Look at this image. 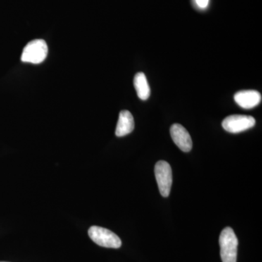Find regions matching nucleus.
Masks as SVG:
<instances>
[{
  "mask_svg": "<svg viewBox=\"0 0 262 262\" xmlns=\"http://www.w3.org/2000/svg\"><path fill=\"white\" fill-rule=\"evenodd\" d=\"M220 254L222 262L237 261L238 241L231 227H226L220 237Z\"/></svg>",
  "mask_w": 262,
  "mask_h": 262,
  "instance_id": "f257e3e1",
  "label": "nucleus"
},
{
  "mask_svg": "<svg viewBox=\"0 0 262 262\" xmlns=\"http://www.w3.org/2000/svg\"><path fill=\"white\" fill-rule=\"evenodd\" d=\"M47 43L43 39H34L24 47L21 54V61L26 63H42L48 56Z\"/></svg>",
  "mask_w": 262,
  "mask_h": 262,
  "instance_id": "f03ea898",
  "label": "nucleus"
},
{
  "mask_svg": "<svg viewBox=\"0 0 262 262\" xmlns=\"http://www.w3.org/2000/svg\"><path fill=\"white\" fill-rule=\"evenodd\" d=\"M89 235L95 244L101 247L110 248L121 247V239L116 234L107 229L98 227V226H92L89 229Z\"/></svg>",
  "mask_w": 262,
  "mask_h": 262,
  "instance_id": "7ed1b4c3",
  "label": "nucleus"
},
{
  "mask_svg": "<svg viewBox=\"0 0 262 262\" xmlns=\"http://www.w3.org/2000/svg\"><path fill=\"white\" fill-rule=\"evenodd\" d=\"M155 173L160 194L167 198L170 194L173 182L171 167L167 162L160 160L155 165Z\"/></svg>",
  "mask_w": 262,
  "mask_h": 262,
  "instance_id": "20e7f679",
  "label": "nucleus"
},
{
  "mask_svg": "<svg viewBox=\"0 0 262 262\" xmlns=\"http://www.w3.org/2000/svg\"><path fill=\"white\" fill-rule=\"evenodd\" d=\"M256 120L249 115H234L226 117L222 122V127L231 134L244 132L254 126Z\"/></svg>",
  "mask_w": 262,
  "mask_h": 262,
  "instance_id": "39448f33",
  "label": "nucleus"
},
{
  "mask_svg": "<svg viewBox=\"0 0 262 262\" xmlns=\"http://www.w3.org/2000/svg\"><path fill=\"white\" fill-rule=\"evenodd\" d=\"M170 136L176 145L184 152L191 151L192 148V138L189 132L180 124H173L170 127Z\"/></svg>",
  "mask_w": 262,
  "mask_h": 262,
  "instance_id": "423d86ee",
  "label": "nucleus"
},
{
  "mask_svg": "<svg viewBox=\"0 0 262 262\" xmlns=\"http://www.w3.org/2000/svg\"><path fill=\"white\" fill-rule=\"evenodd\" d=\"M234 101L241 107L250 110L259 104L261 101V95L254 90L241 91L236 93Z\"/></svg>",
  "mask_w": 262,
  "mask_h": 262,
  "instance_id": "0eeeda50",
  "label": "nucleus"
},
{
  "mask_svg": "<svg viewBox=\"0 0 262 262\" xmlns=\"http://www.w3.org/2000/svg\"><path fill=\"white\" fill-rule=\"evenodd\" d=\"M134 127H135V122H134L132 114L127 110L120 112L116 131H115L116 136L118 137L126 136L134 130Z\"/></svg>",
  "mask_w": 262,
  "mask_h": 262,
  "instance_id": "6e6552de",
  "label": "nucleus"
},
{
  "mask_svg": "<svg viewBox=\"0 0 262 262\" xmlns=\"http://www.w3.org/2000/svg\"><path fill=\"white\" fill-rule=\"evenodd\" d=\"M134 87L138 96L141 100L148 99L150 96V88L146 75L143 72L136 74L134 80Z\"/></svg>",
  "mask_w": 262,
  "mask_h": 262,
  "instance_id": "1a4fd4ad",
  "label": "nucleus"
},
{
  "mask_svg": "<svg viewBox=\"0 0 262 262\" xmlns=\"http://www.w3.org/2000/svg\"><path fill=\"white\" fill-rule=\"evenodd\" d=\"M196 5L201 8H206L208 5L209 0H195Z\"/></svg>",
  "mask_w": 262,
  "mask_h": 262,
  "instance_id": "9d476101",
  "label": "nucleus"
},
{
  "mask_svg": "<svg viewBox=\"0 0 262 262\" xmlns=\"http://www.w3.org/2000/svg\"><path fill=\"white\" fill-rule=\"evenodd\" d=\"M0 262H4V261H0Z\"/></svg>",
  "mask_w": 262,
  "mask_h": 262,
  "instance_id": "9b49d317",
  "label": "nucleus"
}]
</instances>
